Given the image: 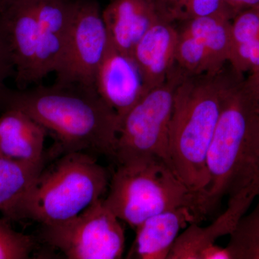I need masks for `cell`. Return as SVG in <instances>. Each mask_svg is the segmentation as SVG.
<instances>
[{
    "instance_id": "6da1fadb",
    "label": "cell",
    "mask_w": 259,
    "mask_h": 259,
    "mask_svg": "<svg viewBox=\"0 0 259 259\" xmlns=\"http://www.w3.org/2000/svg\"><path fill=\"white\" fill-rule=\"evenodd\" d=\"M24 112L55 140L53 154L85 152L114 158L120 120L96 89L71 83L0 88V113Z\"/></svg>"
},
{
    "instance_id": "7a4b0ae2",
    "label": "cell",
    "mask_w": 259,
    "mask_h": 259,
    "mask_svg": "<svg viewBox=\"0 0 259 259\" xmlns=\"http://www.w3.org/2000/svg\"><path fill=\"white\" fill-rule=\"evenodd\" d=\"M243 76L230 66L221 71L185 76L175 90L169 127L172 168L200 199L208 185L207 153L223 103Z\"/></svg>"
},
{
    "instance_id": "3957f363",
    "label": "cell",
    "mask_w": 259,
    "mask_h": 259,
    "mask_svg": "<svg viewBox=\"0 0 259 259\" xmlns=\"http://www.w3.org/2000/svg\"><path fill=\"white\" fill-rule=\"evenodd\" d=\"M243 81L227 95L209 146V182L202 197L204 215L224 197L250 190L258 194L259 107Z\"/></svg>"
},
{
    "instance_id": "277c9868",
    "label": "cell",
    "mask_w": 259,
    "mask_h": 259,
    "mask_svg": "<svg viewBox=\"0 0 259 259\" xmlns=\"http://www.w3.org/2000/svg\"><path fill=\"white\" fill-rule=\"evenodd\" d=\"M94 155L64 153L45 167L33 185L3 213L9 221L56 224L74 218L104 198L110 180Z\"/></svg>"
},
{
    "instance_id": "5b68a950",
    "label": "cell",
    "mask_w": 259,
    "mask_h": 259,
    "mask_svg": "<svg viewBox=\"0 0 259 259\" xmlns=\"http://www.w3.org/2000/svg\"><path fill=\"white\" fill-rule=\"evenodd\" d=\"M107 193L105 205L134 230L155 214L180 207H189L204 217L198 196L160 160L119 164Z\"/></svg>"
},
{
    "instance_id": "8992f818",
    "label": "cell",
    "mask_w": 259,
    "mask_h": 259,
    "mask_svg": "<svg viewBox=\"0 0 259 259\" xmlns=\"http://www.w3.org/2000/svg\"><path fill=\"white\" fill-rule=\"evenodd\" d=\"M185 76L175 65L165 82L150 90L121 119L114 157L118 165L160 160L172 168L170 122L175 90Z\"/></svg>"
},
{
    "instance_id": "52a82bcc",
    "label": "cell",
    "mask_w": 259,
    "mask_h": 259,
    "mask_svg": "<svg viewBox=\"0 0 259 259\" xmlns=\"http://www.w3.org/2000/svg\"><path fill=\"white\" fill-rule=\"evenodd\" d=\"M40 239L69 259H119L125 251L123 227L103 198L71 219L42 225Z\"/></svg>"
},
{
    "instance_id": "ba28073f",
    "label": "cell",
    "mask_w": 259,
    "mask_h": 259,
    "mask_svg": "<svg viewBox=\"0 0 259 259\" xmlns=\"http://www.w3.org/2000/svg\"><path fill=\"white\" fill-rule=\"evenodd\" d=\"M109 37L97 0H73L67 40L57 69L58 83L95 88V79L108 49Z\"/></svg>"
},
{
    "instance_id": "9c48e42d",
    "label": "cell",
    "mask_w": 259,
    "mask_h": 259,
    "mask_svg": "<svg viewBox=\"0 0 259 259\" xmlns=\"http://www.w3.org/2000/svg\"><path fill=\"white\" fill-rule=\"evenodd\" d=\"M0 16L13 49L16 88L37 84L39 27L34 0H0Z\"/></svg>"
},
{
    "instance_id": "30bf717a",
    "label": "cell",
    "mask_w": 259,
    "mask_h": 259,
    "mask_svg": "<svg viewBox=\"0 0 259 259\" xmlns=\"http://www.w3.org/2000/svg\"><path fill=\"white\" fill-rule=\"evenodd\" d=\"M95 86L104 102L118 116L120 122L149 91L133 56L117 50L110 42L97 70Z\"/></svg>"
},
{
    "instance_id": "8fae6325",
    "label": "cell",
    "mask_w": 259,
    "mask_h": 259,
    "mask_svg": "<svg viewBox=\"0 0 259 259\" xmlns=\"http://www.w3.org/2000/svg\"><path fill=\"white\" fill-rule=\"evenodd\" d=\"M39 27L37 83L55 72L62 58L72 15L73 0H34Z\"/></svg>"
},
{
    "instance_id": "7c38bea8",
    "label": "cell",
    "mask_w": 259,
    "mask_h": 259,
    "mask_svg": "<svg viewBox=\"0 0 259 259\" xmlns=\"http://www.w3.org/2000/svg\"><path fill=\"white\" fill-rule=\"evenodd\" d=\"M202 220L198 213L189 207L165 211L139 225L127 258L168 259L181 230L187 225Z\"/></svg>"
},
{
    "instance_id": "4fadbf2b",
    "label": "cell",
    "mask_w": 259,
    "mask_h": 259,
    "mask_svg": "<svg viewBox=\"0 0 259 259\" xmlns=\"http://www.w3.org/2000/svg\"><path fill=\"white\" fill-rule=\"evenodd\" d=\"M102 18L110 44L130 55L148 29L163 20L154 0H111Z\"/></svg>"
},
{
    "instance_id": "5bb4252c",
    "label": "cell",
    "mask_w": 259,
    "mask_h": 259,
    "mask_svg": "<svg viewBox=\"0 0 259 259\" xmlns=\"http://www.w3.org/2000/svg\"><path fill=\"white\" fill-rule=\"evenodd\" d=\"M178 36L175 24L160 20L135 46L132 56L148 90L164 83L175 68Z\"/></svg>"
},
{
    "instance_id": "9a60e30c",
    "label": "cell",
    "mask_w": 259,
    "mask_h": 259,
    "mask_svg": "<svg viewBox=\"0 0 259 259\" xmlns=\"http://www.w3.org/2000/svg\"><path fill=\"white\" fill-rule=\"evenodd\" d=\"M256 197L254 190L230 197L225 212L208 226L200 227L198 223H191L177 237L168 259H199L203 248L214 244L221 237L231 234Z\"/></svg>"
},
{
    "instance_id": "2e32d148",
    "label": "cell",
    "mask_w": 259,
    "mask_h": 259,
    "mask_svg": "<svg viewBox=\"0 0 259 259\" xmlns=\"http://www.w3.org/2000/svg\"><path fill=\"white\" fill-rule=\"evenodd\" d=\"M48 134L46 128L24 112L5 110L0 113V156L30 163L49 159L53 154L44 149Z\"/></svg>"
},
{
    "instance_id": "e0dca14e",
    "label": "cell",
    "mask_w": 259,
    "mask_h": 259,
    "mask_svg": "<svg viewBox=\"0 0 259 259\" xmlns=\"http://www.w3.org/2000/svg\"><path fill=\"white\" fill-rule=\"evenodd\" d=\"M232 19L226 9L182 23L179 31L195 37L208 52L213 67L221 71L228 64L232 47Z\"/></svg>"
},
{
    "instance_id": "ac0fdd59",
    "label": "cell",
    "mask_w": 259,
    "mask_h": 259,
    "mask_svg": "<svg viewBox=\"0 0 259 259\" xmlns=\"http://www.w3.org/2000/svg\"><path fill=\"white\" fill-rule=\"evenodd\" d=\"M48 160L36 163L14 161L0 156V212H6L33 185Z\"/></svg>"
},
{
    "instance_id": "d6986e66",
    "label": "cell",
    "mask_w": 259,
    "mask_h": 259,
    "mask_svg": "<svg viewBox=\"0 0 259 259\" xmlns=\"http://www.w3.org/2000/svg\"><path fill=\"white\" fill-rule=\"evenodd\" d=\"M229 236L227 247L233 259H259V203L245 213Z\"/></svg>"
},
{
    "instance_id": "ffe728a7",
    "label": "cell",
    "mask_w": 259,
    "mask_h": 259,
    "mask_svg": "<svg viewBox=\"0 0 259 259\" xmlns=\"http://www.w3.org/2000/svg\"><path fill=\"white\" fill-rule=\"evenodd\" d=\"M154 2L162 20L173 24L184 23L191 19L213 14L226 9L223 0H154Z\"/></svg>"
},
{
    "instance_id": "44dd1931",
    "label": "cell",
    "mask_w": 259,
    "mask_h": 259,
    "mask_svg": "<svg viewBox=\"0 0 259 259\" xmlns=\"http://www.w3.org/2000/svg\"><path fill=\"white\" fill-rule=\"evenodd\" d=\"M176 65L188 76L218 72L208 52L195 37L179 31Z\"/></svg>"
},
{
    "instance_id": "7402d4cb",
    "label": "cell",
    "mask_w": 259,
    "mask_h": 259,
    "mask_svg": "<svg viewBox=\"0 0 259 259\" xmlns=\"http://www.w3.org/2000/svg\"><path fill=\"white\" fill-rule=\"evenodd\" d=\"M6 218L0 219V259H27L36 247L33 236L15 231Z\"/></svg>"
},
{
    "instance_id": "603a6c76",
    "label": "cell",
    "mask_w": 259,
    "mask_h": 259,
    "mask_svg": "<svg viewBox=\"0 0 259 259\" xmlns=\"http://www.w3.org/2000/svg\"><path fill=\"white\" fill-rule=\"evenodd\" d=\"M228 64L236 74L243 76L259 69V38L232 45Z\"/></svg>"
},
{
    "instance_id": "cb8c5ba5",
    "label": "cell",
    "mask_w": 259,
    "mask_h": 259,
    "mask_svg": "<svg viewBox=\"0 0 259 259\" xmlns=\"http://www.w3.org/2000/svg\"><path fill=\"white\" fill-rule=\"evenodd\" d=\"M232 45L259 38V3L247 8L231 21Z\"/></svg>"
},
{
    "instance_id": "d4e9b609",
    "label": "cell",
    "mask_w": 259,
    "mask_h": 259,
    "mask_svg": "<svg viewBox=\"0 0 259 259\" xmlns=\"http://www.w3.org/2000/svg\"><path fill=\"white\" fill-rule=\"evenodd\" d=\"M15 64L8 31L0 16V88L7 80L15 77Z\"/></svg>"
},
{
    "instance_id": "484cf974",
    "label": "cell",
    "mask_w": 259,
    "mask_h": 259,
    "mask_svg": "<svg viewBox=\"0 0 259 259\" xmlns=\"http://www.w3.org/2000/svg\"><path fill=\"white\" fill-rule=\"evenodd\" d=\"M199 259H233V255L228 247L219 246L214 243L201 250Z\"/></svg>"
},
{
    "instance_id": "4316f807",
    "label": "cell",
    "mask_w": 259,
    "mask_h": 259,
    "mask_svg": "<svg viewBox=\"0 0 259 259\" xmlns=\"http://www.w3.org/2000/svg\"><path fill=\"white\" fill-rule=\"evenodd\" d=\"M224 6L232 20L241 11L258 4L259 0H223Z\"/></svg>"
},
{
    "instance_id": "83f0119b",
    "label": "cell",
    "mask_w": 259,
    "mask_h": 259,
    "mask_svg": "<svg viewBox=\"0 0 259 259\" xmlns=\"http://www.w3.org/2000/svg\"><path fill=\"white\" fill-rule=\"evenodd\" d=\"M245 88L255 98L259 97V69L244 78Z\"/></svg>"
},
{
    "instance_id": "f1b7e54d",
    "label": "cell",
    "mask_w": 259,
    "mask_h": 259,
    "mask_svg": "<svg viewBox=\"0 0 259 259\" xmlns=\"http://www.w3.org/2000/svg\"><path fill=\"white\" fill-rule=\"evenodd\" d=\"M257 185H258V196H257V198H258V203H259V171H258V178H257Z\"/></svg>"
},
{
    "instance_id": "f546056e",
    "label": "cell",
    "mask_w": 259,
    "mask_h": 259,
    "mask_svg": "<svg viewBox=\"0 0 259 259\" xmlns=\"http://www.w3.org/2000/svg\"><path fill=\"white\" fill-rule=\"evenodd\" d=\"M255 98V97H254ZM255 100H256L257 103H258V107H259V97H257V98H255Z\"/></svg>"
}]
</instances>
